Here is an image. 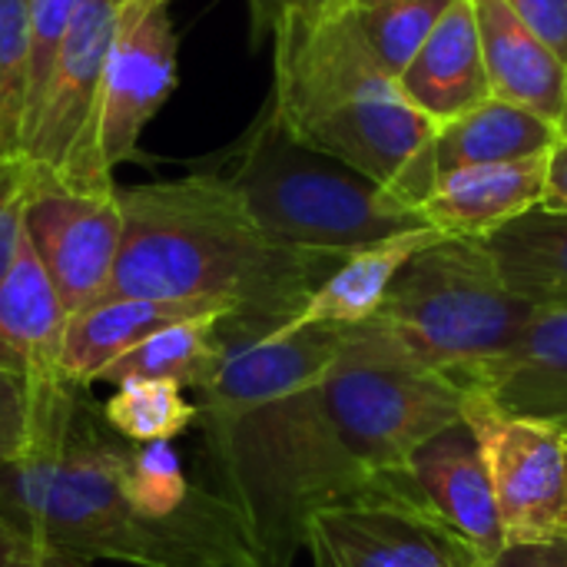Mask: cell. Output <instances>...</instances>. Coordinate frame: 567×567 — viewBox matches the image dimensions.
Segmentation results:
<instances>
[{
    "instance_id": "cell-1",
    "label": "cell",
    "mask_w": 567,
    "mask_h": 567,
    "mask_svg": "<svg viewBox=\"0 0 567 567\" xmlns=\"http://www.w3.org/2000/svg\"><path fill=\"white\" fill-rule=\"evenodd\" d=\"M223 362L199 392L219 495L259 567H292L316 512L369 495L326 402L322 375L346 329H256L219 319Z\"/></svg>"
},
{
    "instance_id": "cell-2",
    "label": "cell",
    "mask_w": 567,
    "mask_h": 567,
    "mask_svg": "<svg viewBox=\"0 0 567 567\" xmlns=\"http://www.w3.org/2000/svg\"><path fill=\"white\" fill-rule=\"evenodd\" d=\"M120 439L86 385L23 392L0 375V525L83 561L136 567H259L236 508L199 495L173 518L143 515Z\"/></svg>"
},
{
    "instance_id": "cell-3",
    "label": "cell",
    "mask_w": 567,
    "mask_h": 567,
    "mask_svg": "<svg viewBox=\"0 0 567 567\" xmlns=\"http://www.w3.org/2000/svg\"><path fill=\"white\" fill-rule=\"evenodd\" d=\"M120 203L123 246L106 296L206 306L272 332L342 262L266 236L223 173L120 189Z\"/></svg>"
},
{
    "instance_id": "cell-4",
    "label": "cell",
    "mask_w": 567,
    "mask_h": 567,
    "mask_svg": "<svg viewBox=\"0 0 567 567\" xmlns=\"http://www.w3.org/2000/svg\"><path fill=\"white\" fill-rule=\"evenodd\" d=\"M269 37V110L286 133L422 206L439 179L435 126L372 56L352 13L329 3L292 10Z\"/></svg>"
},
{
    "instance_id": "cell-5",
    "label": "cell",
    "mask_w": 567,
    "mask_h": 567,
    "mask_svg": "<svg viewBox=\"0 0 567 567\" xmlns=\"http://www.w3.org/2000/svg\"><path fill=\"white\" fill-rule=\"evenodd\" d=\"M535 316L538 306L505 282L485 239L442 236L405 262L372 319L419 365L478 395Z\"/></svg>"
},
{
    "instance_id": "cell-6",
    "label": "cell",
    "mask_w": 567,
    "mask_h": 567,
    "mask_svg": "<svg viewBox=\"0 0 567 567\" xmlns=\"http://www.w3.org/2000/svg\"><path fill=\"white\" fill-rule=\"evenodd\" d=\"M226 176L266 236L329 259L429 226L419 206L296 143L269 106L243 136Z\"/></svg>"
},
{
    "instance_id": "cell-7",
    "label": "cell",
    "mask_w": 567,
    "mask_h": 567,
    "mask_svg": "<svg viewBox=\"0 0 567 567\" xmlns=\"http://www.w3.org/2000/svg\"><path fill=\"white\" fill-rule=\"evenodd\" d=\"M322 385L369 492L379 478L405 472L425 442L462 422L468 402L462 385L419 365L379 319L346 329Z\"/></svg>"
},
{
    "instance_id": "cell-8",
    "label": "cell",
    "mask_w": 567,
    "mask_h": 567,
    "mask_svg": "<svg viewBox=\"0 0 567 567\" xmlns=\"http://www.w3.org/2000/svg\"><path fill=\"white\" fill-rule=\"evenodd\" d=\"M126 0H83L50 63L23 133V163L73 186H113L96 150V103Z\"/></svg>"
},
{
    "instance_id": "cell-9",
    "label": "cell",
    "mask_w": 567,
    "mask_h": 567,
    "mask_svg": "<svg viewBox=\"0 0 567 567\" xmlns=\"http://www.w3.org/2000/svg\"><path fill=\"white\" fill-rule=\"evenodd\" d=\"M306 551L316 567H492L422 502L409 472L316 512Z\"/></svg>"
},
{
    "instance_id": "cell-10",
    "label": "cell",
    "mask_w": 567,
    "mask_h": 567,
    "mask_svg": "<svg viewBox=\"0 0 567 567\" xmlns=\"http://www.w3.org/2000/svg\"><path fill=\"white\" fill-rule=\"evenodd\" d=\"M23 233L70 319L106 299L123 246V203L116 186H73L27 166Z\"/></svg>"
},
{
    "instance_id": "cell-11",
    "label": "cell",
    "mask_w": 567,
    "mask_h": 567,
    "mask_svg": "<svg viewBox=\"0 0 567 567\" xmlns=\"http://www.w3.org/2000/svg\"><path fill=\"white\" fill-rule=\"evenodd\" d=\"M465 422L488 465L505 545L522 548L558 538L567 498L565 432L538 419L502 412L478 395H468Z\"/></svg>"
},
{
    "instance_id": "cell-12",
    "label": "cell",
    "mask_w": 567,
    "mask_h": 567,
    "mask_svg": "<svg viewBox=\"0 0 567 567\" xmlns=\"http://www.w3.org/2000/svg\"><path fill=\"white\" fill-rule=\"evenodd\" d=\"M176 83L179 37L169 0H126L96 103V150L110 173L136 156L146 123Z\"/></svg>"
},
{
    "instance_id": "cell-13",
    "label": "cell",
    "mask_w": 567,
    "mask_h": 567,
    "mask_svg": "<svg viewBox=\"0 0 567 567\" xmlns=\"http://www.w3.org/2000/svg\"><path fill=\"white\" fill-rule=\"evenodd\" d=\"M422 502L462 535L488 565L505 555V532L495 505L488 465L472 425L462 419L425 442L405 465Z\"/></svg>"
},
{
    "instance_id": "cell-14",
    "label": "cell",
    "mask_w": 567,
    "mask_h": 567,
    "mask_svg": "<svg viewBox=\"0 0 567 567\" xmlns=\"http://www.w3.org/2000/svg\"><path fill=\"white\" fill-rule=\"evenodd\" d=\"M70 316L37 259L27 233L0 282V375L23 392L63 382V339Z\"/></svg>"
},
{
    "instance_id": "cell-15",
    "label": "cell",
    "mask_w": 567,
    "mask_h": 567,
    "mask_svg": "<svg viewBox=\"0 0 567 567\" xmlns=\"http://www.w3.org/2000/svg\"><path fill=\"white\" fill-rule=\"evenodd\" d=\"M545 189L548 153L442 173L419 209L425 223L445 236L488 239L508 223L542 209Z\"/></svg>"
},
{
    "instance_id": "cell-16",
    "label": "cell",
    "mask_w": 567,
    "mask_h": 567,
    "mask_svg": "<svg viewBox=\"0 0 567 567\" xmlns=\"http://www.w3.org/2000/svg\"><path fill=\"white\" fill-rule=\"evenodd\" d=\"M405 100L432 123H452L492 100L472 0H452L415 60L399 76Z\"/></svg>"
},
{
    "instance_id": "cell-17",
    "label": "cell",
    "mask_w": 567,
    "mask_h": 567,
    "mask_svg": "<svg viewBox=\"0 0 567 567\" xmlns=\"http://www.w3.org/2000/svg\"><path fill=\"white\" fill-rule=\"evenodd\" d=\"M492 96L532 110L558 126L567 96V63L532 33L505 0H472Z\"/></svg>"
},
{
    "instance_id": "cell-18",
    "label": "cell",
    "mask_w": 567,
    "mask_h": 567,
    "mask_svg": "<svg viewBox=\"0 0 567 567\" xmlns=\"http://www.w3.org/2000/svg\"><path fill=\"white\" fill-rule=\"evenodd\" d=\"M203 316H223V312L206 309V306H189V302L106 296L96 306L70 319L66 339H63V375L90 389L93 382L103 379L110 365H116L143 339L176 322H189Z\"/></svg>"
},
{
    "instance_id": "cell-19",
    "label": "cell",
    "mask_w": 567,
    "mask_h": 567,
    "mask_svg": "<svg viewBox=\"0 0 567 567\" xmlns=\"http://www.w3.org/2000/svg\"><path fill=\"white\" fill-rule=\"evenodd\" d=\"M478 399L567 435V309H538L525 339L495 369Z\"/></svg>"
},
{
    "instance_id": "cell-20",
    "label": "cell",
    "mask_w": 567,
    "mask_h": 567,
    "mask_svg": "<svg viewBox=\"0 0 567 567\" xmlns=\"http://www.w3.org/2000/svg\"><path fill=\"white\" fill-rule=\"evenodd\" d=\"M442 236L445 233L425 226V229H412V233H402V236H392V239H382L375 246L352 252L332 269V276L302 306V312L286 326L289 329H306V326L352 329V326L369 322L382 309L405 262L419 256L425 246L439 243Z\"/></svg>"
},
{
    "instance_id": "cell-21",
    "label": "cell",
    "mask_w": 567,
    "mask_h": 567,
    "mask_svg": "<svg viewBox=\"0 0 567 567\" xmlns=\"http://www.w3.org/2000/svg\"><path fill=\"white\" fill-rule=\"evenodd\" d=\"M558 140L561 136L551 120L492 96L482 106L462 113L458 120L435 126L432 156H435V173L442 176L462 166L542 156L551 153Z\"/></svg>"
},
{
    "instance_id": "cell-22",
    "label": "cell",
    "mask_w": 567,
    "mask_h": 567,
    "mask_svg": "<svg viewBox=\"0 0 567 567\" xmlns=\"http://www.w3.org/2000/svg\"><path fill=\"white\" fill-rule=\"evenodd\" d=\"M505 282L538 309H567V213L535 209L485 239Z\"/></svg>"
},
{
    "instance_id": "cell-23",
    "label": "cell",
    "mask_w": 567,
    "mask_h": 567,
    "mask_svg": "<svg viewBox=\"0 0 567 567\" xmlns=\"http://www.w3.org/2000/svg\"><path fill=\"white\" fill-rule=\"evenodd\" d=\"M219 319L226 316H203L159 329L156 336L130 349L116 365H110L100 382L120 385L126 379H156V382H173L179 389L203 392L223 362Z\"/></svg>"
},
{
    "instance_id": "cell-24",
    "label": "cell",
    "mask_w": 567,
    "mask_h": 567,
    "mask_svg": "<svg viewBox=\"0 0 567 567\" xmlns=\"http://www.w3.org/2000/svg\"><path fill=\"white\" fill-rule=\"evenodd\" d=\"M103 419L120 439L133 445L173 442L199 419V405L189 402L173 382L126 379L113 385V395L103 402Z\"/></svg>"
},
{
    "instance_id": "cell-25",
    "label": "cell",
    "mask_w": 567,
    "mask_h": 567,
    "mask_svg": "<svg viewBox=\"0 0 567 567\" xmlns=\"http://www.w3.org/2000/svg\"><path fill=\"white\" fill-rule=\"evenodd\" d=\"M452 0H389L369 10H352V20L372 56L399 80L415 60Z\"/></svg>"
},
{
    "instance_id": "cell-26",
    "label": "cell",
    "mask_w": 567,
    "mask_h": 567,
    "mask_svg": "<svg viewBox=\"0 0 567 567\" xmlns=\"http://www.w3.org/2000/svg\"><path fill=\"white\" fill-rule=\"evenodd\" d=\"M30 86V0H0V163L23 156Z\"/></svg>"
},
{
    "instance_id": "cell-27",
    "label": "cell",
    "mask_w": 567,
    "mask_h": 567,
    "mask_svg": "<svg viewBox=\"0 0 567 567\" xmlns=\"http://www.w3.org/2000/svg\"><path fill=\"white\" fill-rule=\"evenodd\" d=\"M126 485L133 505L150 518H173L199 495V488L186 482L183 462L169 442L133 445Z\"/></svg>"
},
{
    "instance_id": "cell-28",
    "label": "cell",
    "mask_w": 567,
    "mask_h": 567,
    "mask_svg": "<svg viewBox=\"0 0 567 567\" xmlns=\"http://www.w3.org/2000/svg\"><path fill=\"white\" fill-rule=\"evenodd\" d=\"M83 0H30V86H27V120L23 133L30 123V113L40 100V90L47 83L50 63L56 56V47L80 10Z\"/></svg>"
},
{
    "instance_id": "cell-29",
    "label": "cell",
    "mask_w": 567,
    "mask_h": 567,
    "mask_svg": "<svg viewBox=\"0 0 567 567\" xmlns=\"http://www.w3.org/2000/svg\"><path fill=\"white\" fill-rule=\"evenodd\" d=\"M0 567H90V561L0 525Z\"/></svg>"
},
{
    "instance_id": "cell-30",
    "label": "cell",
    "mask_w": 567,
    "mask_h": 567,
    "mask_svg": "<svg viewBox=\"0 0 567 567\" xmlns=\"http://www.w3.org/2000/svg\"><path fill=\"white\" fill-rule=\"evenodd\" d=\"M505 3L567 63V0H505Z\"/></svg>"
},
{
    "instance_id": "cell-31",
    "label": "cell",
    "mask_w": 567,
    "mask_h": 567,
    "mask_svg": "<svg viewBox=\"0 0 567 567\" xmlns=\"http://www.w3.org/2000/svg\"><path fill=\"white\" fill-rule=\"evenodd\" d=\"M492 567H567V538H551L542 545L505 548Z\"/></svg>"
},
{
    "instance_id": "cell-32",
    "label": "cell",
    "mask_w": 567,
    "mask_h": 567,
    "mask_svg": "<svg viewBox=\"0 0 567 567\" xmlns=\"http://www.w3.org/2000/svg\"><path fill=\"white\" fill-rule=\"evenodd\" d=\"M542 209L548 213H567V143L558 140L548 153V189Z\"/></svg>"
},
{
    "instance_id": "cell-33",
    "label": "cell",
    "mask_w": 567,
    "mask_h": 567,
    "mask_svg": "<svg viewBox=\"0 0 567 567\" xmlns=\"http://www.w3.org/2000/svg\"><path fill=\"white\" fill-rule=\"evenodd\" d=\"M326 0H249V13H252V30L256 37L262 33H272V27L292 13V10H312V7H322Z\"/></svg>"
},
{
    "instance_id": "cell-34",
    "label": "cell",
    "mask_w": 567,
    "mask_h": 567,
    "mask_svg": "<svg viewBox=\"0 0 567 567\" xmlns=\"http://www.w3.org/2000/svg\"><path fill=\"white\" fill-rule=\"evenodd\" d=\"M332 10H346V13H352V10H369V7H379V3H389V0H326Z\"/></svg>"
},
{
    "instance_id": "cell-35",
    "label": "cell",
    "mask_w": 567,
    "mask_h": 567,
    "mask_svg": "<svg viewBox=\"0 0 567 567\" xmlns=\"http://www.w3.org/2000/svg\"><path fill=\"white\" fill-rule=\"evenodd\" d=\"M558 136L567 143V96H565V110H561V120H558Z\"/></svg>"
},
{
    "instance_id": "cell-36",
    "label": "cell",
    "mask_w": 567,
    "mask_h": 567,
    "mask_svg": "<svg viewBox=\"0 0 567 567\" xmlns=\"http://www.w3.org/2000/svg\"><path fill=\"white\" fill-rule=\"evenodd\" d=\"M558 538H567V498H565V515H561V528H558Z\"/></svg>"
}]
</instances>
